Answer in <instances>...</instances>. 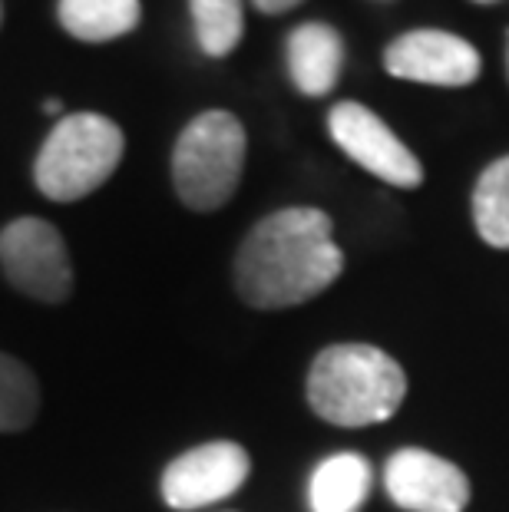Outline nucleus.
Returning <instances> with one entry per match:
<instances>
[{
	"mask_svg": "<svg viewBox=\"0 0 509 512\" xmlns=\"http://www.w3.org/2000/svg\"><path fill=\"white\" fill-rule=\"evenodd\" d=\"M473 225L490 248H509V156L496 159L476 182Z\"/></svg>",
	"mask_w": 509,
	"mask_h": 512,
	"instance_id": "nucleus-13",
	"label": "nucleus"
},
{
	"mask_svg": "<svg viewBox=\"0 0 509 512\" xmlns=\"http://www.w3.org/2000/svg\"><path fill=\"white\" fill-rule=\"evenodd\" d=\"M473 4H496V0H473Z\"/></svg>",
	"mask_w": 509,
	"mask_h": 512,
	"instance_id": "nucleus-18",
	"label": "nucleus"
},
{
	"mask_svg": "<svg viewBox=\"0 0 509 512\" xmlns=\"http://www.w3.org/2000/svg\"><path fill=\"white\" fill-rule=\"evenodd\" d=\"M40 387L34 370L17 357L0 354V433L27 430L37 420Z\"/></svg>",
	"mask_w": 509,
	"mask_h": 512,
	"instance_id": "nucleus-14",
	"label": "nucleus"
},
{
	"mask_svg": "<svg viewBox=\"0 0 509 512\" xmlns=\"http://www.w3.org/2000/svg\"><path fill=\"white\" fill-rule=\"evenodd\" d=\"M139 0H60L57 17L70 37L86 43H106L136 30Z\"/></svg>",
	"mask_w": 509,
	"mask_h": 512,
	"instance_id": "nucleus-12",
	"label": "nucleus"
},
{
	"mask_svg": "<svg viewBox=\"0 0 509 512\" xmlns=\"http://www.w3.org/2000/svg\"><path fill=\"white\" fill-rule=\"evenodd\" d=\"M245 169V126L229 110H205L179 133L172 182L182 205L215 212L232 199Z\"/></svg>",
	"mask_w": 509,
	"mask_h": 512,
	"instance_id": "nucleus-4",
	"label": "nucleus"
},
{
	"mask_svg": "<svg viewBox=\"0 0 509 512\" xmlns=\"http://www.w3.org/2000/svg\"><path fill=\"white\" fill-rule=\"evenodd\" d=\"M43 113L57 116V113H63V103L60 100H47V103H43Z\"/></svg>",
	"mask_w": 509,
	"mask_h": 512,
	"instance_id": "nucleus-17",
	"label": "nucleus"
},
{
	"mask_svg": "<svg viewBox=\"0 0 509 512\" xmlns=\"http://www.w3.org/2000/svg\"><path fill=\"white\" fill-rule=\"evenodd\" d=\"M252 460L245 446L232 440H212L196 450L176 456L162 473V499L169 509L192 512L212 503H222L245 486Z\"/></svg>",
	"mask_w": 509,
	"mask_h": 512,
	"instance_id": "nucleus-6",
	"label": "nucleus"
},
{
	"mask_svg": "<svg viewBox=\"0 0 509 512\" xmlns=\"http://www.w3.org/2000/svg\"><path fill=\"white\" fill-rule=\"evenodd\" d=\"M0 17H4V10H0Z\"/></svg>",
	"mask_w": 509,
	"mask_h": 512,
	"instance_id": "nucleus-19",
	"label": "nucleus"
},
{
	"mask_svg": "<svg viewBox=\"0 0 509 512\" xmlns=\"http://www.w3.org/2000/svg\"><path fill=\"white\" fill-rule=\"evenodd\" d=\"M344 67V40L328 24H301L288 37V73L305 96L334 90Z\"/></svg>",
	"mask_w": 509,
	"mask_h": 512,
	"instance_id": "nucleus-10",
	"label": "nucleus"
},
{
	"mask_svg": "<svg viewBox=\"0 0 509 512\" xmlns=\"http://www.w3.org/2000/svg\"><path fill=\"white\" fill-rule=\"evenodd\" d=\"M407 397V374L371 344H334L308 370V403L334 427H374L391 420Z\"/></svg>",
	"mask_w": 509,
	"mask_h": 512,
	"instance_id": "nucleus-2",
	"label": "nucleus"
},
{
	"mask_svg": "<svg viewBox=\"0 0 509 512\" xmlns=\"http://www.w3.org/2000/svg\"><path fill=\"white\" fill-rule=\"evenodd\" d=\"M384 67L397 80L427 86H470L483 70L470 40L447 30H410L384 53Z\"/></svg>",
	"mask_w": 509,
	"mask_h": 512,
	"instance_id": "nucleus-8",
	"label": "nucleus"
},
{
	"mask_svg": "<svg viewBox=\"0 0 509 512\" xmlns=\"http://www.w3.org/2000/svg\"><path fill=\"white\" fill-rule=\"evenodd\" d=\"M0 265L7 281L27 298L60 304L73 291V265L63 235L47 219H14L0 232Z\"/></svg>",
	"mask_w": 509,
	"mask_h": 512,
	"instance_id": "nucleus-5",
	"label": "nucleus"
},
{
	"mask_svg": "<svg viewBox=\"0 0 509 512\" xmlns=\"http://www.w3.org/2000/svg\"><path fill=\"white\" fill-rule=\"evenodd\" d=\"M371 466L361 453H334L314 466L308 483L311 512H357L371 493Z\"/></svg>",
	"mask_w": 509,
	"mask_h": 512,
	"instance_id": "nucleus-11",
	"label": "nucleus"
},
{
	"mask_svg": "<svg viewBox=\"0 0 509 512\" xmlns=\"http://www.w3.org/2000/svg\"><path fill=\"white\" fill-rule=\"evenodd\" d=\"M344 268L321 209H281L258 222L235 255V288L258 311L298 308L331 288Z\"/></svg>",
	"mask_w": 509,
	"mask_h": 512,
	"instance_id": "nucleus-1",
	"label": "nucleus"
},
{
	"mask_svg": "<svg viewBox=\"0 0 509 512\" xmlns=\"http://www.w3.org/2000/svg\"><path fill=\"white\" fill-rule=\"evenodd\" d=\"M196 20V40L209 57H229L242 43L245 10L242 0H189Z\"/></svg>",
	"mask_w": 509,
	"mask_h": 512,
	"instance_id": "nucleus-15",
	"label": "nucleus"
},
{
	"mask_svg": "<svg viewBox=\"0 0 509 512\" xmlns=\"http://www.w3.org/2000/svg\"><path fill=\"white\" fill-rule=\"evenodd\" d=\"M126 139L100 113L60 116L34 162L37 189L53 202H80L116 172Z\"/></svg>",
	"mask_w": 509,
	"mask_h": 512,
	"instance_id": "nucleus-3",
	"label": "nucleus"
},
{
	"mask_svg": "<svg viewBox=\"0 0 509 512\" xmlns=\"http://www.w3.org/2000/svg\"><path fill=\"white\" fill-rule=\"evenodd\" d=\"M384 486L394 503L407 512H463L470 503L467 473L417 446H407L387 460Z\"/></svg>",
	"mask_w": 509,
	"mask_h": 512,
	"instance_id": "nucleus-9",
	"label": "nucleus"
},
{
	"mask_svg": "<svg viewBox=\"0 0 509 512\" xmlns=\"http://www.w3.org/2000/svg\"><path fill=\"white\" fill-rule=\"evenodd\" d=\"M328 129L344 156L354 159L371 176L391 182L397 189H414L424 182V169H420L417 156L367 106L338 103L328 116Z\"/></svg>",
	"mask_w": 509,
	"mask_h": 512,
	"instance_id": "nucleus-7",
	"label": "nucleus"
},
{
	"mask_svg": "<svg viewBox=\"0 0 509 512\" xmlns=\"http://www.w3.org/2000/svg\"><path fill=\"white\" fill-rule=\"evenodd\" d=\"M252 4L262 10V14H285V10L298 7L301 0H252Z\"/></svg>",
	"mask_w": 509,
	"mask_h": 512,
	"instance_id": "nucleus-16",
	"label": "nucleus"
}]
</instances>
